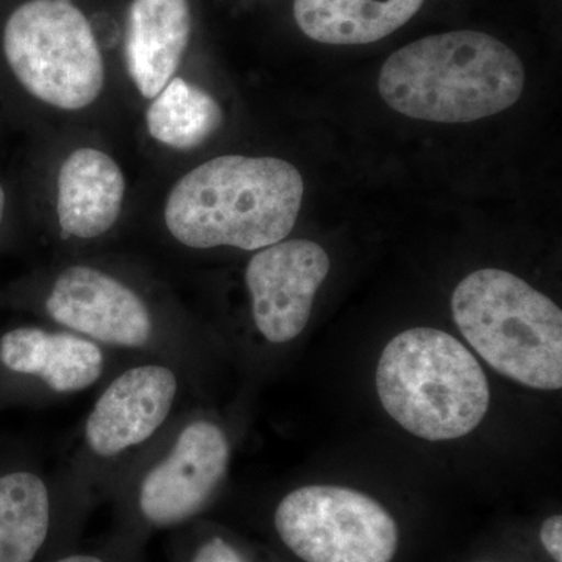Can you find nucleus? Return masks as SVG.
Listing matches in <instances>:
<instances>
[{
    "label": "nucleus",
    "instance_id": "nucleus-1",
    "mask_svg": "<svg viewBox=\"0 0 562 562\" xmlns=\"http://www.w3.org/2000/svg\"><path fill=\"white\" fill-rule=\"evenodd\" d=\"M303 191L302 173L291 162L224 155L184 173L162 216L169 235L188 249L257 251L291 235Z\"/></svg>",
    "mask_w": 562,
    "mask_h": 562
},
{
    "label": "nucleus",
    "instance_id": "nucleus-2",
    "mask_svg": "<svg viewBox=\"0 0 562 562\" xmlns=\"http://www.w3.org/2000/svg\"><path fill=\"white\" fill-rule=\"evenodd\" d=\"M525 69L516 52L483 32L427 36L391 55L379 91L413 120L462 124L512 109L522 95Z\"/></svg>",
    "mask_w": 562,
    "mask_h": 562
},
{
    "label": "nucleus",
    "instance_id": "nucleus-3",
    "mask_svg": "<svg viewBox=\"0 0 562 562\" xmlns=\"http://www.w3.org/2000/svg\"><path fill=\"white\" fill-rule=\"evenodd\" d=\"M190 380L171 362L128 358L99 386L65 460L57 465L63 503L111 492L173 417Z\"/></svg>",
    "mask_w": 562,
    "mask_h": 562
},
{
    "label": "nucleus",
    "instance_id": "nucleus-4",
    "mask_svg": "<svg viewBox=\"0 0 562 562\" xmlns=\"http://www.w3.org/2000/svg\"><path fill=\"white\" fill-rule=\"evenodd\" d=\"M40 312L55 327L77 333L125 358L177 366L194 387L203 350L181 314L161 308L127 277L77 261L52 273Z\"/></svg>",
    "mask_w": 562,
    "mask_h": 562
},
{
    "label": "nucleus",
    "instance_id": "nucleus-5",
    "mask_svg": "<svg viewBox=\"0 0 562 562\" xmlns=\"http://www.w3.org/2000/svg\"><path fill=\"white\" fill-rule=\"evenodd\" d=\"M375 380L386 413L425 441L462 438L490 409L482 366L468 347L436 328H412L392 338Z\"/></svg>",
    "mask_w": 562,
    "mask_h": 562
},
{
    "label": "nucleus",
    "instance_id": "nucleus-6",
    "mask_svg": "<svg viewBox=\"0 0 562 562\" xmlns=\"http://www.w3.org/2000/svg\"><path fill=\"white\" fill-rule=\"evenodd\" d=\"M452 313L492 369L532 390H561L562 312L552 299L512 272L482 269L454 288Z\"/></svg>",
    "mask_w": 562,
    "mask_h": 562
},
{
    "label": "nucleus",
    "instance_id": "nucleus-7",
    "mask_svg": "<svg viewBox=\"0 0 562 562\" xmlns=\"http://www.w3.org/2000/svg\"><path fill=\"white\" fill-rule=\"evenodd\" d=\"M231 431L203 409H181L114 484L140 524L172 528L213 503L231 471Z\"/></svg>",
    "mask_w": 562,
    "mask_h": 562
},
{
    "label": "nucleus",
    "instance_id": "nucleus-8",
    "mask_svg": "<svg viewBox=\"0 0 562 562\" xmlns=\"http://www.w3.org/2000/svg\"><path fill=\"white\" fill-rule=\"evenodd\" d=\"M11 72L36 101L88 109L105 88V63L90 21L70 0H29L3 29Z\"/></svg>",
    "mask_w": 562,
    "mask_h": 562
},
{
    "label": "nucleus",
    "instance_id": "nucleus-9",
    "mask_svg": "<svg viewBox=\"0 0 562 562\" xmlns=\"http://www.w3.org/2000/svg\"><path fill=\"white\" fill-rule=\"evenodd\" d=\"M277 535L305 562H391L397 553L394 517L362 492L303 486L281 498Z\"/></svg>",
    "mask_w": 562,
    "mask_h": 562
},
{
    "label": "nucleus",
    "instance_id": "nucleus-10",
    "mask_svg": "<svg viewBox=\"0 0 562 562\" xmlns=\"http://www.w3.org/2000/svg\"><path fill=\"white\" fill-rule=\"evenodd\" d=\"M128 358L65 328L24 325L0 336V369L40 402L99 387Z\"/></svg>",
    "mask_w": 562,
    "mask_h": 562
},
{
    "label": "nucleus",
    "instance_id": "nucleus-11",
    "mask_svg": "<svg viewBox=\"0 0 562 562\" xmlns=\"http://www.w3.org/2000/svg\"><path fill=\"white\" fill-rule=\"evenodd\" d=\"M328 272L327 251L308 239H288L255 251L244 280L258 335L272 346L294 341L308 324Z\"/></svg>",
    "mask_w": 562,
    "mask_h": 562
},
{
    "label": "nucleus",
    "instance_id": "nucleus-12",
    "mask_svg": "<svg viewBox=\"0 0 562 562\" xmlns=\"http://www.w3.org/2000/svg\"><path fill=\"white\" fill-rule=\"evenodd\" d=\"M124 172L94 147L70 151L57 177V221L63 238L94 241L117 224L124 205Z\"/></svg>",
    "mask_w": 562,
    "mask_h": 562
},
{
    "label": "nucleus",
    "instance_id": "nucleus-13",
    "mask_svg": "<svg viewBox=\"0 0 562 562\" xmlns=\"http://www.w3.org/2000/svg\"><path fill=\"white\" fill-rule=\"evenodd\" d=\"M188 0H133L125 36L128 76L144 99L160 94L176 77L190 44Z\"/></svg>",
    "mask_w": 562,
    "mask_h": 562
},
{
    "label": "nucleus",
    "instance_id": "nucleus-14",
    "mask_svg": "<svg viewBox=\"0 0 562 562\" xmlns=\"http://www.w3.org/2000/svg\"><path fill=\"white\" fill-rule=\"evenodd\" d=\"M61 503L57 469L24 462L0 472V562L35 561Z\"/></svg>",
    "mask_w": 562,
    "mask_h": 562
},
{
    "label": "nucleus",
    "instance_id": "nucleus-15",
    "mask_svg": "<svg viewBox=\"0 0 562 562\" xmlns=\"http://www.w3.org/2000/svg\"><path fill=\"white\" fill-rule=\"evenodd\" d=\"M424 0H294L301 31L317 43L361 46L403 27Z\"/></svg>",
    "mask_w": 562,
    "mask_h": 562
},
{
    "label": "nucleus",
    "instance_id": "nucleus-16",
    "mask_svg": "<svg viewBox=\"0 0 562 562\" xmlns=\"http://www.w3.org/2000/svg\"><path fill=\"white\" fill-rule=\"evenodd\" d=\"M224 114L213 95L181 77H173L146 113L147 131L162 146L192 150L220 131Z\"/></svg>",
    "mask_w": 562,
    "mask_h": 562
},
{
    "label": "nucleus",
    "instance_id": "nucleus-17",
    "mask_svg": "<svg viewBox=\"0 0 562 562\" xmlns=\"http://www.w3.org/2000/svg\"><path fill=\"white\" fill-rule=\"evenodd\" d=\"M190 562H246L239 550L221 536L203 541L192 553Z\"/></svg>",
    "mask_w": 562,
    "mask_h": 562
},
{
    "label": "nucleus",
    "instance_id": "nucleus-18",
    "mask_svg": "<svg viewBox=\"0 0 562 562\" xmlns=\"http://www.w3.org/2000/svg\"><path fill=\"white\" fill-rule=\"evenodd\" d=\"M541 542L554 562H562V516L549 517L541 527Z\"/></svg>",
    "mask_w": 562,
    "mask_h": 562
},
{
    "label": "nucleus",
    "instance_id": "nucleus-19",
    "mask_svg": "<svg viewBox=\"0 0 562 562\" xmlns=\"http://www.w3.org/2000/svg\"><path fill=\"white\" fill-rule=\"evenodd\" d=\"M54 562H106L103 558L98 557V554L91 553H74L66 554V557L58 558Z\"/></svg>",
    "mask_w": 562,
    "mask_h": 562
},
{
    "label": "nucleus",
    "instance_id": "nucleus-20",
    "mask_svg": "<svg viewBox=\"0 0 562 562\" xmlns=\"http://www.w3.org/2000/svg\"><path fill=\"white\" fill-rule=\"evenodd\" d=\"M5 191H3L2 184H0V227H2L3 214H5Z\"/></svg>",
    "mask_w": 562,
    "mask_h": 562
}]
</instances>
